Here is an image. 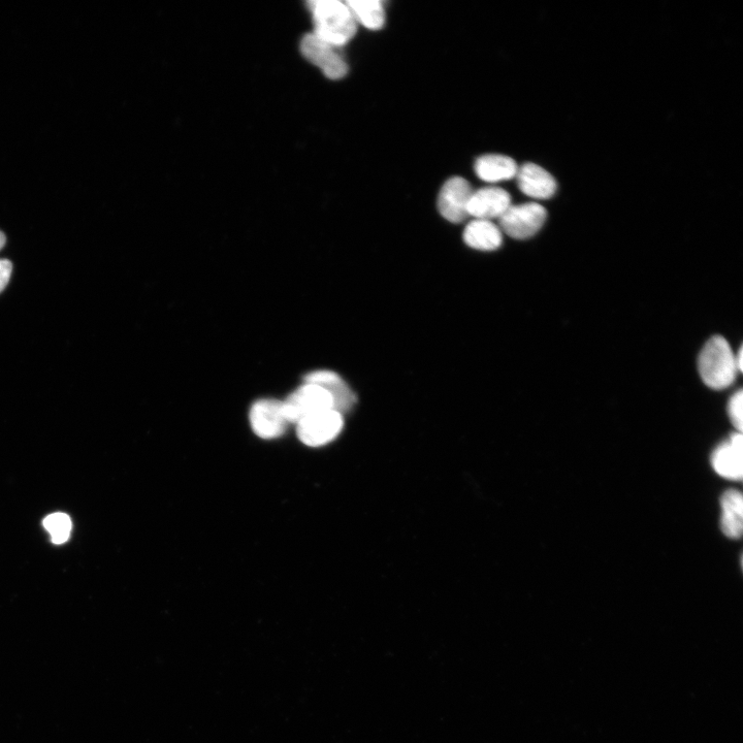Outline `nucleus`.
<instances>
[{
    "instance_id": "nucleus-1",
    "label": "nucleus",
    "mask_w": 743,
    "mask_h": 743,
    "mask_svg": "<svg viewBox=\"0 0 743 743\" xmlns=\"http://www.w3.org/2000/svg\"><path fill=\"white\" fill-rule=\"evenodd\" d=\"M308 7L313 16V34L319 39L343 48L357 34L359 24L346 3L339 0H312Z\"/></svg>"
},
{
    "instance_id": "nucleus-2",
    "label": "nucleus",
    "mask_w": 743,
    "mask_h": 743,
    "mask_svg": "<svg viewBox=\"0 0 743 743\" xmlns=\"http://www.w3.org/2000/svg\"><path fill=\"white\" fill-rule=\"evenodd\" d=\"M698 370L709 389L722 391L734 383L739 370L735 354L724 337L715 336L704 345L699 354Z\"/></svg>"
},
{
    "instance_id": "nucleus-3",
    "label": "nucleus",
    "mask_w": 743,
    "mask_h": 743,
    "mask_svg": "<svg viewBox=\"0 0 743 743\" xmlns=\"http://www.w3.org/2000/svg\"><path fill=\"white\" fill-rule=\"evenodd\" d=\"M282 402L288 423L294 425H297L309 415L334 409V402L330 393L323 387L308 382L299 386Z\"/></svg>"
},
{
    "instance_id": "nucleus-4",
    "label": "nucleus",
    "mask_w": 743,
    "mask_h": 743,
    "mask_svg": "<svg viewBox=\"0 0 743 743\" xmlns=\"http://www.w3.org/2000/svg\"><path fill=\"white\" fill-rule=\"evenodd\" d=\"M546 217V210L539 204L511 205L499 218V228L510 238L525 240L542 229Z\"/></svg>"
},
{
    "instance_id": "nucleus-5",
    "label": "nucleus",
    "mask_w": 743,
    "mask_h": 743,
    "mask_svg": "<svg viewBox=\"0 0 743 743\" xmlns=\"http://www.w3.org/2000/svg\"><path fill=\"white\" fill-rule=\"evenodd\" d=\"M341 49L319 39L314 34L306 35L301 42L303 56L331 80H340L349 71Z\"/></svg>"
},
{
    "instance_id": "nucleus-6",
    "label": "nucleus",
    "mask_w": 743,
    "mask_h": 743,
    "mask_svg": "<svg viewBox=\"0 0 743 743\" xmlns=\"http://www.w3.org/2000/svg\"><path fill=\"white\" fill-rule=\"evenodd\" d=\"M298 438L310 447L326 445L336 439L344 427L343 415L334 410L314 413L297 425Z\"/></svg>"
},
{
    "instance_id": "nucleus-7",
    "label": "nucleus",
    "mask_w": 743,
    "mask_h": 743,
    "mask_svg": "<svg viewBox=\"0 0 743 743\" xmlns=\"http://www.w3.org/2000/svg\"><path fill=\"white\" fill-rule=\"evenodd\" d=\"M249 422L255 435L262 439L281 437L289 425L283 402L276 399L256 401L250 408Z\"/></svg>"
},
{
    "instance_id": "nucleus-8",
    "label": "nucleus",
    "mask_w": 743,
    "mask_h": 743,
    "mask_svg": "<svg viewBox=\"0 0 743 743\" xmlns=\"http://www.w3.org/2000/svg\"><path fill=\"white\" fill-rule=\"evenodd\" d=\"M470 183L462 177L447 180L438 197V210L452 223H461L469 216V203L473 195Z\"/></svg>"
},
{
    "instance_id": "nucleus-9",
    "label": "nucleus",
    "mask_w": 743,
    "mask_h": 743,
    "mask_svg": "<svg viewBox=\"0 0 743 743\" xmlns=\"http://www.w3.org/2000/svg\"><path fill=\"white\" fill-rule=\"evenodd\" d=\"M511 206L509 193L500 187H484L473 191L469 203V216L474 219H498Z\"/></svg>"
},
{
    "instance_id": "nucleus-10",
    "label": "nucleus",
    "mask_w": 743,
    "mask_h": 743,
    "mask_svg": "<svg viewBox=\"0 0 743 743\" xmlns=\"http://www.w3.org/2000/svg\"><path fill=\"white\" fill-rule=\"evenodd\" d=\"M712 465L722 477L740 480L743 475V438L737 432L721 443L713 452Z\"/></svg>"
},
{
    "instance_id": "nucleus-11",
    "label": "nucleus",
    "mask_w": 743,
    "mask_h": 743,
    "mask_svg": "<svg viewBox=\"0 0 743 743\" xmlns=\"http://www.w3.org/2000/svg\"><path fill=\"white\" fill-rule=\"evenodd\" d=\"M515 178L518 179L520 190L533 199H551L557 191L555 178L543 168L534 164L524 165L519 169Z\"/></svg>"
},
{
    "instance_id": "nucleus-12",
    "label": "nucleus",
    "mask_w": 743,
    "mask_h": 743,
    "mask_svg": "<svg viewBox=\"0 0 743 743\" xmlns=\"http://www.w3.org/2000/svg\"><path fill=\"white\" fill-rule=\"evenodd\" d=\"M305 382L317 384L327 390L332 396L334 409L341 414L350 410L357 402V396L336 372L330 370L314 371L305 376Z\"/></svg>"
},
{
    "instance_id": "nucleus-13",
    "label": "nucleus",
    "mask_w": 743,
    "mask_h": 743,
    "mask_svg": "<svg viewBox=\"0 0 743 743\" xmlns=\"http://www.w3.org/2000/svg\"><path fill=\"white\" fill-rule=\"evenodd\" d=\"M474 170L479 179L495 183L515 178L519 167L509 156L487 154L477 158Z\"/></svg>"
},
{
    "instance_id": "nucleus-14",
    "label": "nucleus",
    "mask_w": 743,
    "mask_h": 743,
    "mask_svg": "<svg viewBox=\"0 0 743 743\" xmlns=\"http://www.w3.org/2000/svg\"><path fill=\"white\" fill-rule=\"evenodd\" d=\"M464 241L475 250L494 251L501 247L503 234L493 221L474 219L466 226Z\"/></svg>"
},
{
    "instance_id": "nucleus-15",
    "label": "nucleus",
    "mask_w": 743,
    "mask_h": 743,
    "mask_svg": "<svg viewBox=\"0 0 743 743\" xmlns=\"http://www.w3.org/2000/svg\"><path fill=\"white\" fill-rule=\"evenodd\" d=\"M721 529L731 539H739L743 529V499L736 490L725 492L721 498Z\"/></svg>"
},
{
    "instance_id": "nucleus-16",
    "label": "nucleus",
    "mask_w": 743,
    "mask_h": 743,
    "mask_svg": "<svg viewBox=\"0 0 743 743\" xmlns=\"http://www.w3.org/2000/svg\"><path fill=\"white\" fill-rule=\"evenodd\" d=\"M355 21L371 30H379L385 24V11L380 0H348L346 2Z\"/></svg>"
},
{
    "instance_id": "nucleus-17",
    "label": "nucleus",
    "mask_w": 743,
    "mask_h": 743,
    "mask_svg": "<svg viewBox=\"0 0 743 743\" xmlns=\"http://www.w3.org/2000/svg\"><path fill=\"white\" fill-rule=\"evenodd\" d=\"M44 527L50 533L55 544L66 543L71 535L72 521L66 513H53L44 520Z\"/></svg>"
},
{
    "instance_id": "nucleus-18",
    "label": "nucleus",
    "mask_w": 743,
    "mask_h": 743,
    "mask_svg": "<svg viewBox=\"0 0 743 743\" xmlns=\"http://www.w3.org/2000/svg\"><path fill=\"white\" fill-rule=\"evenodd\" d=\"M728 415L735 429L741 433L743 429V393L736 392L728 402Z\"/></svg>"
},
{
    "instance_id": "nucleus-19",
    "label": "nucleus",
    "mask_w": 743,
    "mask_h": 743,
    "mask_svg": "<svg viewBox=\"0 0 743 743\" xmlns=\"http://www.w3.org/2000/svg\"><path fill=\"white\" fill-rule=\"evenodd\" d=\"M13 271V265L9 260H0V293L8 286Z\"/></svg>"
},
{
    "instance_id": "nucleus-20",
    "label": "nucleus",
    "mask_w": 743,
    "mask_h": 743,
    "mask_svg": "<svg viewBox=\"0 0 743 743\" xmlns=\"http://www.w3.org/2000/svg\"><path fill=\"white\" fill-rule=\"evenodd\" d=\"M735 362H736V365H737V368H738L739 372H741L742 371V368H743L742 367L743 366V350H742V348H740L738 350L737 354H735Z\"/></svg>"
},
{
    "instance_id": "nucleus-21",
    "label": "nucleus",
    "mask_w": 743,
    "mask_h": 743,
    "mask_svg": "<svg viewBox=\"0 0 743 743\" xmlns=\"http://www.w3.org/2000/svg\"><path fill=\"white\" fill-rule=\"evenodd\" d=\"M7 242V238L3 232H0V250H2Z\"/></svg>"
}]
</instances>
